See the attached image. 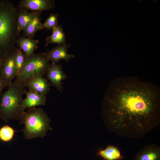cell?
<instances>
[{
	"mask_svg": "<svg viewBox=\"0 0 160 160\" xmlns=\"http://www.w3.org/2000/svg\"><path fill=\"white\" fill-rule=\"evenodd\" d=\"M6 87H8L7 83L4 80L0 78V95H1L3 90Z\"/></svg>",
	"mask_w": 160,
	"mask_h": 160,
	"instance_id": "cell-21",
	"label": "cell"
},
{
	"mask_svg": "<svg viewBox=\"0 0 160 160\" xmlns=\"http://www.w3.org/2000/svg\"><path fill=\"white\" fill-rule=\"evenodd\" d=\"M26 97L23 100L22 105L23 108H30L37 106L44 105L47 101L45 95L38 93L29 91H26Z\"/></svg>",
	"mask_w": 160,
	"mask_h": 160,
	"instance_id": "cell-13",
	"label": "cell"
},
{
	"mask_svg": "<svg viewBox=\"0 0 160 160\" xmlns=\"http://www.w3.org/2000/svg\"><path fill=\"white\" fill-rule=\"evenodd\" d=\"M40 15L36 17L24 29L23 36L33 39L37 31L43 29Z\"/></svg>",
	"mask_w": 160,
	"mask_h": 160,
	"instance_id": "cell-16",
	"label": "cell"
},
{
	"mask_svg": "<svg viewBox=\"0 0 160 160\" xmlns=\"http://www.w3.org/2000/svg\"><path fill=\"white\" fill-rule=\"evenodd\" d=\"M17 9V30L18 36L19 37L20 36V33L21 31H23L36 17L41 14L33 12H30L24 9L18 8Z\"/></svg>",
	"mask_w": 160,
	"mask_h": 160,
	"instance_id": "cell-12",
	"label": "cell"
},
{
	"mask_svg": "<svg viewBox=\"0 0 160 160\" xmlns=\"http://www.w3.org/2000/svg\"><path fill=\"white\" fill-rule=\"evenodd\" d=\"M20 120V123L24 125V135L27 140L44 137L47 132L52 129L50 126V120L41 108H29L24 112Z\"/></svg>",
	"mask_w": 160,
	"mask_h": 160,
	"instance_id": "cell-4",
	"label": "cell"
},
{
	"mask_svg": "<svg viewBox=\"0 0 160 160\" xmlns=\"http://www.w3.org/2000/svg\"><path fill=\"white\" fill-rule=\"evenodd\" d=\"M1 95L0 118L7 122L12 119L20 120L25 112L22 104L23 95L27 91L25 87L15 81L8 86Z\"/></svg>",
	"mask_w": 160,
	"mask_h": 160,
	"instance_id": "cell-3",
	"label": "cell"
},
{
	"mask_svg": "<svg viewBox=\"0 0 160 160\" xmlns=\"http://www.w3.org/2000/svg\"><path fill=\"white\" fill-rule=\"evenodd\" d=\"M97 154L105 160H118L122 159L119 149L115 146L108 145L103 150H100Z\"/></svg>",
	"mask_w": 160,
	"mask_h": 160,
	"instance_id": "cell-17",
	"label": "cell"
},
{
	"mask_svg": "<svg viewBox=\"0 0 160 160\" xmlns=\"http://www.w3.org/2000/svg\"><path fill=\"white\" fill-rule=\"evenodd\" d=\"M71 46L70 44L66 43L58 45L52 49L46 52V54L50 62L53 63H57L61 60L68 62L74 55L67 53L68 49Z\"/></svg>",
	"mask_w": 160,
	"mask_h": 160,
	"instance_id": "cell-9",
	"label": "cell"
},
{
	"mask_svg": "<svg viewBox=\"0 0 160 160\" xmlns=\"http://www.w3.org/2000/svg\"><path fill=\"white\" fill-rule=\"evenodd\" d=\"M39 42L37 40L20 36L17 38L16 44L26 57H29L34 53V51L37 48Z\"/></svg>",
	"mask_w": 160,
	"mask_h": 160,
	"instance_id": "cell-14",
	"label": "cell"
},
{
	"mask_svg": "<svg viewBox=\"0 0 160 160\" xmlns=\"http://www.w3.org/2000/svg\"><path fill=\"white\" fill-rule=\"evenodd\" d=\"M17 8L41 14L44 11H49L55 7L54 0H21Z\"/></svg>",
	"mask_w": 160,
	"mask_h": 160,
	"instance_id": "cell-6",
	"label": "cell"
},
{
	"mask_svg": "<svg viewBox=\"0 0 160 160\" xmlns=\"http://www.w3.org/2000/svg\"><path fill=\"white\" fill-rule=\"evenodd\" d=\"M104 105L108 129L122 137L141 139L160 124L159 89L132 77L113 81Z\"/></svg>",
	"mask_w": 160,
	"mask_h": 160,
	"instance_id": "cell-1",
	"label": "cell"
},
{
	"mask_svg": "<svg viewBox=\"0 0 160 160\" xmlns=\"http://www.w3.org/2000/svg\"><path fill=\"white\" fill-rule=\"evenodd\" d=\"M49 62L45 52L34 53L26 57L21 71L15 81L25 87L26 83L31 78L46 74Z\"/></svg>",
	"mask_w": 160,
	"mask_h": 160,
	"instance_id": "cell-5",
	"label": "cell"
},
{
	"mask_svg": "<svg viewBox=\"0 0 160 160\" xmlns=\"http://www.w3.org/2000/svg\"><path fill=\"white\" fill-rule=\"evenodd\" d=\"M50 84L43 76H34L28 80L25 84L29 91L34 92L45 95L49 90Z\"/></svg>",
	"mask_w": 160,
	"mask_h": 160,
	"instance_id": "cell-10",
	"label": "cell"
},
{
	"mask_svg": "<svg viewBox=\"0 0 160 160\" xmlns=\"http://www.w3.org/2000/svg\"><path fill=\"white\" fill-rule=\"evenodd\" d=\"M15 53L16 47L13 52L4 59L0 73V78L7 83L8 86L12 82L13 79L16 76Z\"/></svg>",
	"mask_w": 160,
	"mask_h": 160,
	"instance_id": "cell-7",
	"label": "cell"
},
{
	"mask_svg": "<svg viewBox=\"0 0 160 160\" xmlns=\"http://www.w3.org/2000/svg\"><path fill=\"white\" fill-rule=\"evenodd\" d=\"M17 14V8L11 1L0 0V58L5 59L16 47Z\"/></svg>",
	"mask_w": 160,
	"mask_h": 160,
	"instance_id": "cell-2",
	"label": "cell"
},
{
	"mask_svg": "<svg viewBox=\"0 0 160 160\" xmlns=\"http://www.w3.org/2000/svg\"><path fill=\"white\" fill-rule=\"evenodd\" d=\"M59 17V15L58 14L50 13L45 22L42 23L43 29L50 30L57 25L58 24Z\"/></svg>",
	"mask_w": 160,
	"mask_h": 160,
	"instance_id": "cell-20",
	"label": "cell"
},
{
	"mask_svg": "<svg viewBox=\"0 0 160 160\" xmlns=\"http://www.w3.org/2000/svg\"><path fill=\"white\" fill-rule=\"evenodd\" d=\"M52 29L51 35L45 39V47L52 43H56L58 45L65 43L66 37L62 25H59L58 24Z\"/></svg>",
	"mask_w": 160,
	"mask_h": 160,
	"instance_id": "cell-15",
	"label": "cell"
},
{
	"mask_svg": "<svg viewBox=\"0 0 160 160\" xmlns=\"http://www.w3.org/2000/svg\"><path fill=\"white\" fill-rule=\"evenodd\" d=\"M4 59L0 58V73L4 63Z\"/></svg>",
	"mask_w": 160,
	"mask_h": 160,
	"instance_id": "cell-22",
	"label": "cell"
},
{
	"mask_svg": "<svg viewBox=\"0 0 160 160\" xmlns=\"http://www.w3.org/2000/svg\"><path fill=\"white\" fill-rule=\"evenodd\" d=\"M26 56L19 48L16 47L15 60L16 67L15 77L17 76L21 72L25 62Z\"/></svg>",
	"mask_w": 160,
	"mask_h": 160,
	"instance_id": "cell-18",
	"label": "cell"
},
{
	"mask_svg": "<svg viewBox=\"0 0 160 160\" xmlns=\"http://www.w3.org/2000/svg\"><path fill=\"white\" fill-rule=\"evenodd\" d=\"M46 74L51 83L58 90L62 92V81L67 78L66 75L62 70V65L52 63L50 64Z\"/></svg>",
	"mask_w": 160,
	"mask_h": 160,
	"instance_id": "cell-8",
	"label": "cell"
},
{
	"mask_svg": "<svg viewBox=\"0 0 160 160\" xmlns=\"http://www.w3.org/2000/svg\"><path fill=\"white\" fill-rule=\"evenodd\" d=\"M135 160H160V147L152 143L145 145L135 155Z\"/></svg>",
	"mask_w": 160,
	"mask_h": 160,
	"instance_id": "cell-11",
	"label": "cell"
},
{
	"mask_svg": "<svg viewBox=\"0 0 160 160\" xmlns=\"http://www.w3.org/2000/svg\"><path fill=\"white\" fill-rule=\"evenodd\" d=\"M15 132L11 127L4 126L0 129V139L5 142L9 141L13 138Z\"/></svg>",
	"mask_w": 160,
	"mask_h": 160,
	"instance_id": "cell-19",
	"label": "cell"
}]
</instances>
